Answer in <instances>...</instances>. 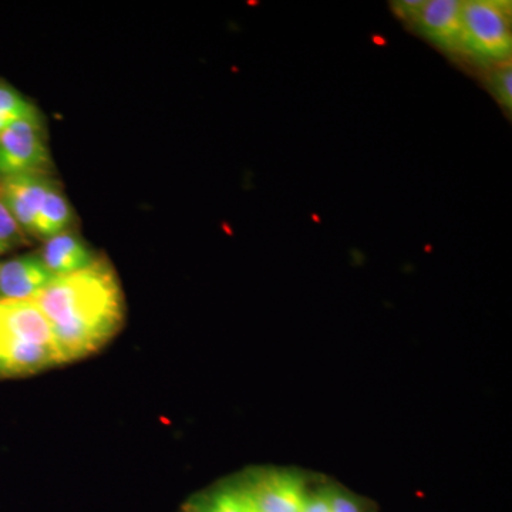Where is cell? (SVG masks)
<instances>
[{"label": "cell", "mask_w": 512, "mask_h": 512, "mask_svg": "<svg viewBox=\"0 0 512 512\" xmlns=\"http://www.w3.org/2000/svg\"><path fill=\"white\" fill-rule=\"evenodd\" d=\"M463 55L481 64L510 62L511 3L467 0L461 5Z\"/></svg>", "instance_id": "cell-3"}, {"label": "cell", "mask_w": 512, "mask_h": 512, "mask_svg": "<svg viewBox=\"0 0 512 512\" xmlns=\"http://www.w3.org/2000/svg\"><path fill=\"white\" fill-rule=\"evenodd\" d=\"M461 5L460 0H424L410 25L444 52L463 55Z\"/></svg>", "instance_id": "cell-5"}, {"label": "cell", "mask_w": 512, "mask_h": 512, "mask_svg": "<svg viewBox=\"0 0 512 512\" xmlns=\"http://www.w3.org/2000/svg\"><path fill=\"white\" fill-rule=\"evenodd\" d=\"M23 234L25 232L19 227L18 222L6 207L5 201L0 197V254L18 247L23 241Z\"/></svg>", "instance_id": "cell-14"}, {"label": "cell", "mask_w": 512, "mask_h": 512, "mask_svg": "<svg viewBox=\"0 0 512 512\" xmlns=\"http://www.w3.org/2000/svg\"><path fill=\"white\" fill-rule=\"evenodd\" d=\"M328 490L330 511L332 512H362L359 501L352 495L339 490V488L330 487Z\"/></svg>", "instance_id": "cell-15"}, {"label": "cell", "mask_w": 512, "mask_h": 512, "mask_svg": "<svg viewBox=\"0 0 512 512\" xmlns=\"http://www.w3.org/2000/svg\"><path fill=\"white\" fill-rule=\"evenodd\" d=\"M72 218L73 211L69 201L64 197L59 185L53 181L46 192L39 214H37L33 235L46 241L64 231H69Z\"/></svg>", "instance_id": "cell-10"}, {"label": "cell", "mask_w": 512, "mask_h": 512, "mask_svg": "<svg viewBox=\"0 0 512 512\" xmlns=\"http://www.w3.org/2000/svg\"><path fill=\"white\" fill-rule=\"evenodd\" d=\"M301 512H332L330 511L328 490L323 488L316 493L306 495Z\"/></svg>", "instance_id": "cell-16"}, {"label": "cell", "mask_w": 512, "mask_h": 512, "mask_svg": "<svg viewBox=\"0 0 512 512\" xmlns=\"http://www.w3.org/2000/svg\"><path fill=\"white\" fill-rule=\"evenodd\" d=\"M29 299L52 326L57 365L92 355L114 338L123 323V292L104 259L74 274L57 276Z\"/></svg>", "instance_id": "cell-1"}, {"label": "cell", "mask_w": 512, "mask_h": 512, "mask_svg": "<svg viewBox=\"0 0 512 512\" xmlns=\"http://www.w3.org/2000/svg\"><path fill=\"white\" fill-rule=\"evenodd\" d=\"M56 278L39 254L10 259L0 265V299L32 298Z\"/></svg>", "instance_id": "cell-8"}, {"label": "cell", "mask_w": 512, "mask_h": 512, "mask_svg": "<svg viewBox=\"0 0 512 512\" xmlns=\"http://www.w3.org/2000/svg\"><path fill=\"white\" fill-rule=\"evenodd\" d=\"M512 67L510 62L497 64L488 77V87L494 99L504 107L512 109Z\"/></svg>", "instance_id": "cell-13"}, {"label": "cell", "mask_w": 512, "mask_h": 512, "mask_svg": "<svg viewBox=\"0 0 512 512\" xmlns=\"http://www.w3.org/2000/svg\"><path fill=\"white\" fill-rule=\"evenodd\" d=\"M255 512H301L305 504V485L291 471H269L245 485Z\"/></svg>", "instance_id": "cell-6"}, {"label": "cell", "mask_w": 512, "mask_h": 512, "mask_svg": "<svg viewBox=\"0 0 512 512\" xmlns=\"http://www.w3.org/2000/svg\"><path fill=\"white\" fill-rule=\"evenodd\" d=\"M39 255L56 276L82 271L94 264L97 259L92 249L84 244L83 239L70 231L46 239Z\"/></svg>", "instance_id": "cell-9"}, {"label": "cell", "mask_w": 512, "mask_h": 512, "mask_svg": "<svg viewBox=\"0 0 512 512\" xmlns=\"http://www.w3.org/2000/svg\"><path fill=\"white\" fill-rule=\"evenodd\" d=\"M49 163L40 119L15 121L0 133V177L43 174Z\"/></svg>", "instance_id": "cell-4"}, {"label": "cell", "mask_w": 512, "mask_h": 512, "mask_svg": "<svg viewBox=\"0 0 512 512\" xmlns=\"http://www.w3.org/2000/svg\"><path fill=\"white\" fill-rule=\"evenodd\" d=\"M57 365L52 326L32 299H0V377Z\"/></svg>", "instance_id": "cell-2"}, {"label": "cell", "mask_w": 512, "mask_h": 512, "mask_svg": "<svg viewBox=\"0 0 512 512\" xmlns=\"http://www.w3.org/2000/svg\"><path fill=\"white\" fill-rule=\"evenodd\" d=\"M423 2L424 0H402V2H393L392 9L400 19L406 20L407 23H412L417 13H419L421 6H423Z\"/></svg>", "instance_id": "cell-17"}, {"label": "cell", "mask_w": 512, "mask_h": 512, "mask_svg": "<svg viewBox=\"0 0 512 512\" xmlns=\"http://www.w3.org/2000/svg\"><path fill=\"white\" fill-rule=\"evenodd\" d=\"M39 111L13 87L0 82V133L19 120H39Z\"/></svg>", "instance_id": "cell-12"}, {"label": "cell", "mask_w": 512, "mask_h": 512, "mask_svg": "<svg viewBox=\"0 0 512 512\" xmlns=\"http://www.w3.org/2000/svg\"><path fill=\"white\" fill-rule=\"evenodd\" d=\"M191 512H255L245 485H227L195 498Z\"/></svg>", "instance_id": "cell-11"}, {"label": "cell", "mask_w": 512, "mask_h": 512, "mask_svg": "<svg viewBox=\"0 0 512 512\" xmlns=\"http://www.w3.org/2000/svg\"><path fill=\"white\" fill-rule=\"evenodd\" d=\"M52 183L45 174H19L3 178L0 197L23 232L33 235L37 214Z\"/></svg>", "instance_id": "cell-7"}]
</instances>
